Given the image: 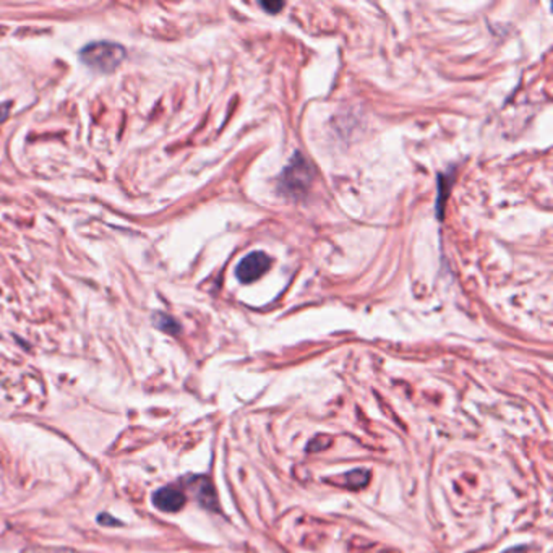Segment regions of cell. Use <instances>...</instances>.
Instances as JSON below:
<instances>
[{"instance_id": "4", "label": "cell", "mask_w": 553, "mask_h": 553, "mask_svg": "<svg viewBox=\"0 0 553 553\" xmlns=\"http://www.w3.org/2000/svg\"><path fill=\"white\" fill-rule=\"evenodd\" d=\"M154 507L164 513H177L185 507L187 498L183 491L174 487H163L153 495Z\"/></svg>"}, {"instance_id": "7", "label": "cell", "mask_w": 553, "mask_h": 553, "mask_svg": "<svg viewBox=\"0 0 553 553\" xmlns=\"http://www.w3.org/2000/svg\"><path fill=\"white\" fill-rule=\"evenodd\" d=\"M368 475L367 471H352L346 475V482L349 485V489H361V487H365L368 484Z\"/></svg>"}, {"instance_id": "3", "label": "cell", "mask_w": 553, "mask_h": 553, "mask_svg": "<svg viewBox=\"0 0 553 553\" xmlns=\"http://www.w3.org/2000/svg\"><path fill=\"white\" fill-rule=\"evenodd\" d=\"M307 183H309V165L300 158V154H297L296 158H292L291 165L286 167L284 176H282V188L287 193L296 195L305 190Z\"/></svg>"}, {"instance_id": "8", "label": "cell", "mask_w": 553, "mask_h": 553, "mask_svg": "<svg viewBox=\"0 0 553 553\" xmlns=\"http://www.w3.org/2000/svg\"><path fill=\"white\" fill-rule=\"evenodd\" d=\"M98 523L102 524V526H107V527H117V526H122V523L119 519L112 518L109 513H101L98 516Z\"/></svg>"}, {"instance_id": "2", "label": "cell", "mask_w": 553, "mask_h": 553, "mask_svg": "<svg viewBox=\"0 0 553 553\" xmlns=\"http://www.w3.org/2000/svg\"><path fill=\"white\" fill-rule=\"evenodd\" d=\"M269 264H271V258L266 253L252 252L240 260L237 268H235V276L240 282L248 284V282L260 280L268 271Z\"/></svg>"}, {"instance_id": "1", "label": "cell", "mask_w": 553, "mask_h": 553, "mask_svg": "<svg viewBox=\"0 0 553 553\" xmlns=\"http://www.w3.org/2000/svg\"><path fill=\"white\" fill-rule=\"evenodd\" d=\"M83 64L101 73L114 72L125 60V49L114 42H93L80 52Z\"/></svg>"}, {"instance_id": "6", "label": "cell", "mask_w": 553, "mask_h": 553, "mask_svg": "<svg viewBox=\"0 0 553 553\" xmlns=\"http://www.w3.org/2000/svg\"><path fill=\"white\" fill-rule=\"evenodd\" d=\"M153 320H154V325L158 326L159 329L165 331V333H171V334L181 333V326H179L177 321L171 318V316H167L164 314H158V315H154Z\"/></svg>"}, {"instance_id": "5", "label": "cell", "mask_w": 553, "mask_h": 553, "mask_svg": "<svg viewBox=\"0 0 553 553\" xmlns=\"http://www.w3.org/2000/svg\"><path fill=\"white\" fill-rule=\"evenodd\" d=\"M197 482V496H198V502H200L203 507L208 508V509H217V500H216V493H215V489H212L211 482L206 479V477H197V479H193Z\"/></svg>"}, {"instance_id": "9", "label": "cell", "mask_w": 553, "mask_h": 553, "mask_svg": "<svg viewBox=\"0 0 553 553\" xmlns=\"http://www.w3.org/2000/svg\"><path fill=\"white\" fill-rule=\"evenodd\" d=\"M260 6H262L264 10H268L269 13H278L282 7H284V3L282 2H262Z\"/></svg>"}]
</instances>
